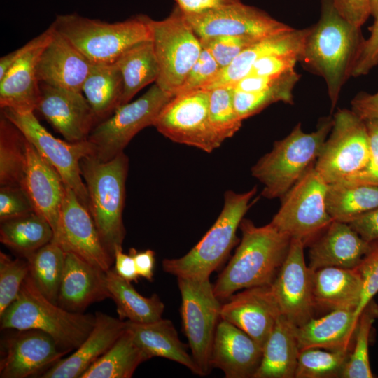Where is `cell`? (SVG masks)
<instances>
[{
  "instance_id": "cell-1",
  "label": "cell",
  "mask_w": 378,
  "mask_h": 378,
  "mask_svg": "<svg viewBox=\"0 0 378 378\" xmlns=\"http://www.w3.org/2000/svg\"><path fill=\"white\" fill-rule=\"evenodd\" d=\"M318 21L307 28L298 62L327 85L331 113L364 41L360 27L344 19L332 0H321Z\"/></svg>"
},
{
  "instance_id": "cell-2",
  "label": "cell",
  "mask_w": 378,
  "mask_h": 378,
  "mask_svg": "<svg viewBox=\"0 0 378 378\" xmlns=\"http://www.w3.org/2000/svg\"><path fill=\"white\" fill-rule=\"evenodd\" d=\"M239 228L240 244L214 284L220 300L242 289L271 286L290 248L291 239L271 223L258 227L243 218Z\"/></svg>"
},
{
  "instance_id": "cell-3",
  "label": "cell",
  "mask_w": 378,
  "mask_h": 378,
  "mask_svg": "<svg viewBox=\"0 0 378 378\" xmlns=\"http://www.w3.org/2000/svg\"><path fill=\"white\" fill-rule=\"evenodd\" d=\"M4 330L34 329L48 334L59 349L67 354L88 337L95 323V314L69 312L41 293L29 275L18 298L0 315Z\"/></svg>"
},
{
  "instance_id": "cell-4",
  "label": "cell",
  "mask_w": 378,
  "mask_h": 378,
  "mask_svg": "<svg viewBox=\"0 0 378 378\" xmlns=\"http://www.w3.org/2000/svg\"><path fill=\"white\" fill-rule=\"evenodd\" d=\"M128 164L124 152L108 161L89 155L80 164L88 194L89 211L104 246L113 258L126 234L122 211Z\"/></svg>"
},
{
  "instance_id": "cell-5",
  "label": "cell",
  "mask_w": 378,
  "mask_h": 378,
  "mask_svg": "<svg viewBox=\"0 0 378 378\" xmlns=\"http://www.w3.org/2000/svg\"><path fill=\"white\" fill-rule=\"evenodd\" d=\"M333 123L332 116L320 119L316 130L304 132L300 122L288 135L274 143L272 150L251 167V174L264 186L262 195L281 198L313 165Z\"/></svg>"
},
{
  "instance_id": "cell-6",
  "label": "cell",
  "mask_w": 378,
  "mask_h": 378,
  "mask_svg": "<svg viewBox=\"0 0 378 378\" xmlns=\"http://www.w3.org/2000/svg\"><path fill=\"white\" fill-rule=\"evenodd\" d=\"M256 191V187L242 193L227 191L223 208L212 227L185 255L163 260V270L176 277L210 278L237 243V230Z\"/></svg>"
},
{
  "instance_id": "cell-7",
  "label": "cell",
  "mask_w": 378,
  "mask_h": 378,
  "mask_svg": "<svg viewBox=\"0 0 378 378\" xmlns=\"http://www.w3.org/2000/svg\"><path fill=\"white\" fill-rule=\"evenodd\" d=\"M150 21L139 15L108 23L69 15L58 16L52 25L92 63H112L134 45L152 40Z\"/></svg>"
},
{
  "instance_id": "cell-8",
  "label": "cell",
  "mask_w": 378,
  "mask_h": 378,
  "mask_svg": "<svg viewBox=\"0 0 378 378\" xmlns=\"http://www.w3.org/2000/svg\"><path fill=\"white\" fill-rule=\"evenodd\" d=\"M328 187L313 165L281 197V206L270 223L309 246L333 220L326 206Z\"/></svg>"
},
{
  "instance_id": "cell-9",
  "label": "cell",
  "mask_w": 378,
  "mask_h": 378,
  "mask_svg": "<svg viewBox=\"0 0 378 378\" xmlns=\"http://www.w3.org/2000/svg\"><path fill=\"white\" fill-rule=\"evenodd\" d=\"M150 26L159 66L155 84L175 96L201 54L200 39L178 6L164 20H151Z\"/></svg>"
},
{
  "instance_id": "cell-10",
  "label": "cell",
  "mask_w": 378,
  "mask_h": 378,
  "mask_svg": "<svg viewBox=\"0 0 378 378\" xmlns=\"http://www.w3.org/2000/svg\"><path fill=\"white\" fill-rule=\"evenodd\" d=\"M177 283L181 296L183 331L193 359L202 376H206L212 369L211 351L222 304L209 278L178 276Z\"/></svg>"
},
{
  "instance_id": "cell-11",
  "label": "cell",
  "mask_w": 378,
  "mask_h": 378,
  "mask_svg": "<svg viewBox=\"0 0 378 378\" xmlns=\"http://www.w3.org/2000/svg\"><path fill=\"white\" fill-rule=\"evenodd\" d=\"M174 97L155 84L137 99L118 106L90 134L88 140L92 146V155L99 160L108 161L123 152L137 133L154 125L162 109Z\"/></svg>"
},
{
  "instance_id": "cell-12",
  "label": "cell",
  "mask_w": 378,
  "mask_h": 378,
  "mask_svg": "<svg viewBox=\"0 0 378 378\" xmlns=\"http://www.w3.org/2000/svg\"><path fill=\"white\" fill-rule=\"evenodd\" d=\"M331 131L314 167L328 183L340 182L361 171L370 158L369 136L364 120L351 109H338Z\"/></svg>"
},
{
  "instance_id": "cell-13",
  "label": "cell",
  "mask_w": 378,
  "mask_h": 378,
  "mask_svg": "<svg viewBox=\"0 0 378 378\" xmlns=\"http://www.w3.org/2000/svg\"><path fill=\"white\" fill-rule=\"evenodd\" d=\"M1 113L21 130L39 154L57 170L64 185L74 191L89 210L88 194L80 164L83 158L92 155L90 141L69 142L55 137L40 123L34 112L19 113L3 108Z\"/></svg>"
},
{
  "instance_id": "cell-14",
  "label": "cell",
  "mask_w": 378,
  "mask_h": 378,
  "mask_svg": "<svg viewBox=\"0 0 378 378\" xmlns=\"http://www.w3.org/2000/svg\"><path fill=\"white\" fill-rule=\"evenodd\" d=\"M209 106V90L176 95L162 109L153 126L174 142L211 153L222 142L210 123Z\"/></svg>"
},
{
  "instance_id": "cell-15",
  "label": "cell",
  "mask_w": 378,
  "mask_h": 378,
  "mask_svg": "<svg viewBox=\"0 0 378 378\" xmlns=\"http://www.w3.org/2000/svg\"><path fill=\"white\" fill-rule=\"evenodd\" d=\"M52 240L65 252H71L106 272L114 262L104 246L90 212L66 185L58 227Z\"/></svg>"
},
{
  "instance_id": "cell-16",
  "label": "cell",
  "mask_w": 378,
  "mask_h": 378,
  "mask_svg": "<svg viewBox=\"0 0 378 378\" xmlns=\"http://www.w3.org/2000/svg\"><path fill=\"white\" fill-rule=\"evenodd\" d=\"M185 16L200 39L224 36L262 38L292 28L241 1Z\"/></svg>"
},
{
  "instance_id": "cell-17",
  "label": "cell",
  "mask_w": 378,
  "mask_h": 378,
  "mask_svg": "<svg viewBox=\"0 0 378 378\" xmlns=\"http://www.w3.org/2000/svg\"><path fill=\"white\" fill-rule=\"evenodd\" d=\"M1 341L0 377L41 375L66 355L46 332L34 329L4 330Z\"/></svg>"
},
{
  "instance_id": "cell-18",
  "label": "cell",
  "mask_w": 378,
  "mask_h": 378,
  "mask_svg": "<svg viewBox=\"0 0 378 378\" xmlns=\"http://www.w3.org/2000/svg\"><path fill=\"white\" fill-rule=\"evenodd\" d=\"M304 244L291 239L290 248L271 285L281 315L300 327L314 318L312 270L304 260Z\"/></svg>"
},
{
  "instance_id": "cell-19",
  "label": "cell",
  "mask_w": 378,
  "mask_h": 378,
  "mask_svg": "<svg viewBox=\"0 0 378 378\" xmlns=\"http://www.w3.org/2000/svg\"><path fill=\"white\" fill-rule=\"evenodd\" d=\"M38 111L69 142L88 140L97 125L95 115L82 92L40 83Z\"/></svg>"
},
{
  "instance_id": "cell-20",
  "label": "cell",
  "mask_w": 378,
  "mask_h": 378,
  "mask_svg": "<svg viewBox=\"0 0 378 378\" xmlns=\"http://www.w3.org/2000/svg\"><path fill=\"white\" fill-rule=\"evenodd\" d=\"M54 32L51 24L27 43L23 54L0 80V107L19 113L34 112L40 98L37 64L44 48Z\"/></svg>"
},
{
  "instance_id": "cell-21",
  "label": "cell",
  "mask_w": 378,
  "mask_h": 378,
  "mask_svg": "<svg viewBox=\"0 0 378 378\" xmlns=\"http://www.w3.org/2000/svg\"><path fill=\"white\" fill-rule=\"evenodd\" d=\"M222 304L220 318L251 337L262 346L281 315L271 286L245 288Z\"/></svg>"
},
{
  "instance_id": "cell-22",
  "label": "cell",
  "mask_w": 378,
  "mask_h": 378,
  "mask_svg": "<svg viewBox=\"0 0 378 378\" xmlns=\"http://www.w3.org/2000/svg\"><path fill=\"white\" fill-rule=\"evenodd\" d=\"M262 355V346L234 325L221 319L215 332L210 356L212 368L226 378H253Z\"/></svg>"
},
{
  "instance_id": "cell-23",
  "label": "cell",
  "mask_w": 378,
  "mask_h": 378,
  "mask_svg": "<svg viewBox=\"0 0 378 378\" xmlns=\"http://www.w3.org/2000/svg\"><path fill=\"white\" fill-rule=\"evenodd\" d=\"M375 242L363 239L349 223L333 220L309 246L311 270L335 267L355 269Z\"/></svg>"
},
{
  "instance_id": "cell-24",
  "label": "cell",
  "mask_w": 378,
  "mask_h": 378,
  "mask_svg": "<svg viewBox=\"0 0 378 378\" xmlns=\"http://www.w3.org/2000/svg\"><path fill=\"white\" fill-rule=\"evenodd\" d=\"M92 64L54 28L50 40L40 55L36 67L37 78L39 83L53 87L82 92Z\"/></svg>"
},
{
  "instance_id": "cell-25",
  "label": "cell",
  "mask_w": 378,
  "mask_h": 378,
  "mask_svg": "<svg viewBox=\"0 0 378 378\" xmlns=\"http://www.w3.org/2000/svg\"><path fill=\"white\" fill-rule=\"evenodd\" d=\"M108 298L106 272L66 252L57 304L69 312L83 313L90 304Z\"/></svg>"
},
{
  "instance_id": "cell-26",
  "label": "cell",
  "mask_w": 378,
  "mask_h": 378,
  "mask_svg": "<svg viewBox=\"0 0 378 378\" xmlns=\"http://www.w3.org/2000/svg\"><path fill=\"white\" fill-rule=\"evenodd\" d=\"M126 329V321L95 313V323L85 341L69 356L59 359L39 377L80 378L116 342Z\"/></svg>"
},
{
  "instance_id": "cell-27",
  "label": "cell",
  "mask_w": 378,
  "mask_h": 378,
  "mask_svg": "<svg viewBox=\"0 0 378 378\" xmlns=\"http://www.w3.org/2000/svg\"><path fill=\"white\" fill-rule=\"evenodd\" d=\"M27 161L22 187L35 208L57 232L64 183L57 170L46 161L27 139Z\"/></svg>"
},
{
  "instance_id": "cell-28",
  "label": "cell",
  "mask_w": 378,
  "mask_h": 378,
  "mask_svg": "<svg viewBox=\"0 0 378 378\" xmlns=\"http://www.w3.org/2000/svg\"><path fill=\"white\" fill-rule=\"evenodd\" d=\"M355 309H338L318 318H313L300 327L295 335L300 351L316 348L351 352L358 318Z\"/></svg>"
},
{
  "instance_id": "cell-29",
  "label": "cell",
  "mask_w": 378,
  "mask_h": 378,
  "mask_svg": "<svg viewBox=\"0 0 378 378\" xmlns=\"http://www.w3.org/2000/svg\"><path fill=\"white\" fill-rule=\"evenodd\" d=\"M307 28L289 30L265 37L241 52L228 66L202 89L210 90L220 86H233L249 73L259 59L275 54L300 55Z\"/></svg>"
},
{
  "instance_id": "cell-30",
  "label": "cell",
  "mask_w": 378,
  "mask_h": 378,
  "mask_svg": "<svg viewBox=\"0 0 378 378\" xmlns=\"http://www.w3.org/2000/svg\"><path fill=\"white\" fill-rule=\"evenodd\" d=\"M312 286L316 309L329 312L356 310L363 290L362 278L356 268L329 267L312 270Z\"/></svg>"
},
{
  "instance_id": "cell-31",
  "label": "cell",
  "mask_w": 378,
  "mask_h": 378,
  "mask_svg": "<svg viewBox=\"0 0 378 378\" xmlns=\"http://www.w3.org/2000/svg\"><path fill=\"white\" fill-rule=\"evenodd\" d=\"M135 343L146 358L161 357L184 365L195 374L202 376V372L188 352V346L183 343L178 332L169 319L160 318L147 323L126 321Z\"/></svg>"
},
{
  "instance_id": "cell-32",
  "label": "cell",
  "mask_w": 378,
  "mask_h": 378,
  "mask_svg": "<svg viewBox=\"0 0 378 378\" xmlns=\"http://www.w3.org/2000/svg\"><path fill=\"white\" fill-rule=\"evenodd\" d=\"M299 353L295 326L281 315L262 346L253 378H294Z\"/></svg>"
},
{
  "instance_id": "cell-33",
  "label": "cell",
  "mask_w": 378,
  "mask_h": 378,
  "mask_svg": "<svg viewBox=\"0 0 378 378\" xmlns=\"http://www.w3.org/2000/svg\"><path fill=\"white\" fill-rule=\"evenodd\" d=\"M123 91L122 76L115 62L92 63L82 92L98 123L111 115L121 105Z\"/></svg>"
},
{
  "instance_id": "cell-34",
  "label": "cell",
  "mask_w": 378,
  "mask_h": 378,
  "mask_svg": "<svg viewBox=\"0 0 378 378\" xmlns=\"http://www.w3.org/2000/svg\"><path fill=\"white\" fill-rule=\"evenodd\" d=\"M106 287L116 305L118 318L147 323L162 318L164 304L157 294L146 298L140 295L132 282L119 276L113 268L106 272Z\"/></svg>"
},
{
  "instance_id": "cell-35",
  "label": "cell",
  "mask_w": 378,
  "mask_h": 378,
  "mask_svg": "<svg viewBox=\"0 0 378 378\" xmlns=\"http://www.w3.org/2000/svg\"><path fill=\"white\" fill-rule=\"evenodd\" d=\"M53 237L50 224L36 211L1 222L0 241L25 259Z\"/></svg>"
},
{
  "instance_id": "cell-36",
  "label": "cell",
  "mask_w": 378,
  "mask_h": 378,
  "mask_svg": "<svg viewBox=\"0 0 378 378\" xmlns=\"http://www.w3.org/2000/svg\"><path fill=\"white\" fill-rule=\"evenodd\" d=\"M123 78L122 104L128 103L141 89L156 82L159 66L152 40L138 43L125 50L115 62Z\"/></svg>"
},
{
  "instance_id": "cell-37",
  "label": "cell",
  "mask_w": 378,
  "mask_h": 378,
  "mask_svg": "<svg viewBox=\"0 0 378 378\" xmlns=\"http://www.w3.org/2000/svg\"><path fill=\"white\" fill-rule=\"evenodd\" d=\"M127 328L113 345L96 360L80 378H130L147 360Z\"/></svg>"
},
{
  "instance_id": "cell-38",
  "label": "cell",
  "mask_w": 378,
  "mask_h": 378,
  "mask_svg": "<svg viewBox=\"0 0 378 378\" xmlns=\"http://www.w3.org/2000/svg\"><path fill=\"white\" fill-rule=\"evenodd\" d=\"M326 206L333 220L348 223L378 206V186L342 183L328 184Z\"/></svg>"
},
{
  "instance_id": "cell-39",
  "label": "cell",
  "mask_w": 378,
  "mask_h": 378,
  "mask_svg": "<svg viewBox=\"0 0 378 378\" xmlns=\"http://www.w3.org/2000/svg\"><path fill=\"white\" fill-rule=\"evenodd\" d=\"M27 139L2 113L0 117V185L22 186L27 161Z\"/></svg>"
},
{
  "instance_id": "cell-40",
  "label": "cell",
  "mask_w": 378,
  "mask_h": 378,
  "mask_svg": "<svg viewBox=\"0 0 378 378\" xmlns=\"http://www.w3.org/2000/svg\"><path fill=\"white\" fill-rule=\"evenodd\" d=\"M66 252L54 240L42 246L26 259L29 275L36 288L48 300L57 304Z\"/></svg>"
},
{
  "instance_id": "cell-41",
  "label": "cell",
  "mask_w": 378,
  "mask_h": 378,
  "mask_svg": "<svg viewBox=\"0 0 378 378\" xmlns=\"http://www.w3.org/2000/svg\"><path fill=\"white\" fill-rule=\"evenodd\" d=\"M300 78V74L294 69L285 74L276 84L270 88L253 92L234 90L233 103L237 115L244 120L276 102L293 104V90Z\"/></svg>"
},
{
  "instance_id": "cell-42",
  "label": "cell",
  "mask_w": 378,
  "mask_h": 378,
  "mask_svg": "<svg viewBox=\"0 0 378 378\" xmlns=\"http://www.w3.org/2000/svg\"><path fill=\"white\" fill-rule=\"evenodd\" d=\"M378 318V305L371 300L358 318L352 349L342 374V378H372L369 359V341L371 328Z\"/></svg>"
},
{
  "instance_id": "cell-43",
  "label": "cell",
  "mask_w": 378,
  "mask_h": 378,
  "mask_svg": "<svg viewBox=\"0 0 378 378\" xmlns=\"http://www.w3.org/2000/svg\"><path fill=\"white\" fill-rule=\"evenodd\" d=\"M349 351L311 348L299 353L295 378L342 377Z\"/></svg>"
},
{
  "instance_id": "cell-44",
  "label": "cell",
  "mask_w": 378,
  "mask_h": 378,
  "mask_svg": "<svg viewBox=\"0 0 378 378\" xmlns=\"http://www.w3.org/2000/svg\"><path fill=\"white\" fill-rule=\"evenodd\" d=\"M232 86H220L209 90V118L216 134L223 143L239 131L242 120L233 103Z\"/></svg>"
},
{
  "instance_id": "cell-45",
  "label": "cell",
  "mask_w": 378,
  "mask_h": 378,
  "mask_svg": "<svg viewBox=\"0 0 378 378\" xmlns=\"http://www.w3.org/2000/svg\"><path fill=\"white\" fill-rule=\"evenodd\" d=\"M29 273L27 259H12L0 252V315L18 298Z\"/></svg>"
},
{
  "instance_id": "cell-46",
  "label": "cell",
  "mask_w": 378,
  "mask_h": 378,
  "mask_svg": "<svg viewBox=\"0 0 378 378\" xmlns=\"http://www.w3.org/2000/svg\"><path fill=\"white\" fill-rule=\"evenodd\" d=\"M260 39L251 36H224L200 39V41L202 46L209 50L222 69L245 49Z\"/></svg>"
},
{
  "instance_id": "cell-47",
  "label": "cell",
  "mask_w": 378,
  "mask_h": 378,
  "mask_svg": "<svg viewBox=\"0 0 378 378\" xmlns=\"http://www.w3.org/2000/svg\"><path fill=\"white\" fill-rule=\"evenodd\" d=\"M221 70L209 50L202 46L201 54L191 68L183 85L176 95L202 89Z\"/></svg>"
},
{
  "instance_id": "cell-48",
  "label": "cell",
  "mask_w": 378,
  "mask_h": 378,
  "mask_svg": "<svg viewBox=\"0 0 378 378\" xmlns=\"http://www.w3.org/2000/svg\"><path fill=\"white\" fill-rule=\"evenodd\" d=\"M34 211L33 202L22 186H1V222L20 217Z\"/></svg>"
},
{
  "instance_id": "cell-49",
  "label": "cell",
  "mask_w": 378,
  "mask_h": 378,
  "mask_svg": "<svg viewBox=\"0 0 378 378\" xmlns=\"http://www.w3.org/2000/svg\"><path fill=\"white\" fill-rule=\"evenodd\" d=\"M370 141V158L361 171L337 182L346 185H374L378 186V119L365 120Z\"/></svg>"
},
{
  "instance_id": "cell-50",
  "label": "cell",
  "mask_w": 378,
  "mask_h": 378,
  "mask_svg": "<svg viewBox=\"0 0 378 378\" xmlns=\"http://www.w3.org/2000/svg\"><path fill=\"white\" fill-rule=\"evenodd\" d=\"M356 269L363 283L361 300L355 312L356 316L359 317L366 304L378 293V241Z\"/></svg>"
},
{
  "instance_id": "cell-51",
  "label": "cell",
  "mask_w": 378,
  "mask_h": 378,
  "mask_svg": "<svg viewBox=\"0 0 378 378\" xmlns=\"http://www.w3.org/2000/svg\"><path fill=\"white\" fill-rule=\"evenodd\" d=\"M370 34L364 39L355 59L351 76L358 77L368 74L378 66V17L369 28Z\"/></svg>"
},
{
  "instance_id": "cell-52",
  "label": "cell",
  "mask_w": 378,
  "mask_h": 378,
  "mask_svg": "<svg viewBox=\"0 0 378 378\" xmlns=\"http://www.w3.org/2000/svg\"><path fill=\"white\" fill-rule=\"evenodd\" d=\"M299 55L294 53L275 54L257 61L247 76H279L295 69Z\"/></svg>"
},
{
  "instance_id": "cell-53",
  "label": "cell",
  "mask_w": 378,
  "mask_h": 378,
  "mask_svg": "<svg viewBox=\"0 0 378 378\" xmlns=\"http://www.w3.org/2000/svg\"><path fill=\"white\" fill-rule=\"evenodd\" d=\"M339 14L355 27H361L371 15V0H332Z\"/></svg>"
},
{
  "instance_id": "cell-54",
  "label": "cell",
  "mask_w": 378,
  "mask_h": 378,
  "mask_svg": "<svg viewBox=\"0 0 378 378\" xmlns=\"http://www.w3.org/2000/svg\"><path fill=\"white\" fill-rule=\"evenodd\" d=\"M365 241H378V206L356 217L348 223Z\"/></svg>"
},
{
  "instance_id": "cell-55",
  "label": "cell",
  "mask_w": 378,
  "mask_h": 378,
  "mask_svg": "<svg viewBox=\"0 0 378 378\" xmlns=\"http://www.w3.org/2000/svg\"><path fill=\"white\" fill-rule=\"evenodd\" d=\"M351 111L363 120L378 119V92L358 93L351 100Z\"/></svg>"
},
{
  "instance_id": "cell-56",
  "label": "cell",
  "mask_w": 378,
  "mask_h": 378,
  "mask_svg": "<svg viewBox=\"0 0 378 378\" xmlns=\"http://www.w3.org/2000/svg\"><path fill=\"white\" fill-rule=\"evenodd\" d=\"M176 6L187 15L240 2L241 0H174Z\"/></svg>"
},
{
  "instance_id": "cell-57",
  "label": "cell",
  "mask_w": 378,
  "mask_h": 378,
  "mask_svg": "<svg viewBox=\"0 0 378 378\" xmlns=\"http://www.w3.org/2000/svg\"><path fill=\"white\" fill-rule=\"evenodd\" d=\"M114 263L113 269L119 276L130 282H138L139 276L132 254L124 253L122 247L118 248L114 254Z\"/></svg>"
},
{
  "instance_id": "cell-58",
  "label": "cell",
  "mask_w": 378,
  "mask_h": 378,
  "mask_svg": "<svg viewBox=\"0 0 378 378\" xmlns=\"http://www.w3.org/2000/svg\"><path fill=\"white\" fill-rule=\"evenodd\" d=\"M129 253L134 257L139 277L153 281L155 262V252L150 249L137 251L135 248H132Z\"/></svg>"
},
{
  "instance_id": "cell-59",
  "label": "cell",
  "mask_w": 378,
  "mask_h": 378,
  "mask_svg": "<svg viewBox=\"0 0 378 378\" xmlns=\"http://www.w3.org/2000/svg\"><path fill=\"white\" fill-rule=\"evenodd\" d=\"M371 15H372L375 19L378 17V0H371Z\"/></svg>"
}]
</instances>
